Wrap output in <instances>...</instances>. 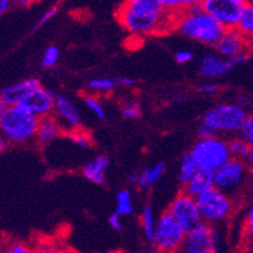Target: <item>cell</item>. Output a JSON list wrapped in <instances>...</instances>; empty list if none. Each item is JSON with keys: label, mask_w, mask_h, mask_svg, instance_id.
I'll return each mask as SVG.
<instances>
[{"label": "cell", "mask_w": 253, "mask_h": 253, "mask_svg": "<svg viewBox=\"0 0 253 253\" xmlns=\"http://www.w3.org/2000/svg\"><path fill=\"white\" fill-rule=\"evenodd\" d=\"M157 221L155 220V213H154L153 207L150 204H146L143 207L142 213H141V226H142L145 238L149 243L151 244V240L154 237V231L157 226Z\"/></svg>", "instance_id": "obj_22"}, {"label": "cell", "mask_w": 253, "mask_h": 253, "mask_svg": "<svg viewBox=\"0 0 253 253\" xmlns=\"http://www.w3.org/2000/svg\"><path fill=\"white\" fill-rule=\"evenodd\" d=\"M247 169H250L246 162L237 158H230L226 163L214 170V186L223 190L225 193H231L243 183Z\"/></svg>", "instance_id": "obj_11"}, {"label": "cell", "mask_w": 253, "mask_h": 253, "mask_svg": "<svg viewBox=\"0 0 253 253\" xmlns=\"http://www.w3.org/2000/svg\"><path fill=\"white\" fill-rule=\"evenodd\" d=\"M63 133V128L54 114H50L47 117L39 118V124H38L37 137L35 141L40 146H45L57 137Z\"/></svg>", "instance_id": "obj_17"}, {"label": "cell", "mask_w": 253, "mask_h": 253, "mask_svg": "<svg viewBox=\"0 0 253 253\" xmlns=\"http://www.w3.org/2000/svg\"><path fill=\"white\" fill-rule=\"evenodd\" d=\"M40 84L42 83L38 78H27L18 83L7 85L0 90V102H3L7 106L18 105L34 88H37Z\"/></svg>", "instance_id": "obj_16"}, {"label": "cell", "mask_w": 253, "mask_h": 253, "mask_svg": "<svg viewBox=\"0 0 253 253\" xmlns=\"http://www.w3.org/2000/svg\"><path fill=\"white\" fill-rule=\"evenodd\" d=\"M57 12H58V8H57L56 5H54V7H50L49 9H48L47 12H45V13L43 14V16L40 17L39 21H38L37 24H35V26H34L33 31H37V30H39L40 27H43L44 25L47 24L48 21L52 20V18H53V17L56 16Z\"/></svg>", "instance_id": "obj_33"}, {"label": "cell", "mask_w": 253, "mask_h": 253, "mask_svg": "<svg viewBox=\"0 0 253 253\" xmlns=\"http://www.w3.org/2000/svg\"><path fill=\"white\" fill-rule=\"evenodd\" d=\"M56 97L52 90L40 84L37 88H34L18 105L34 115H37L38 118H43L53 114Z\"/></svg>", "instance_id": "obj_12"}, {"label": "cell", "mask_w": 253, "mask_h": 253, "mask_svg": "<svg viewBox=\"0 0 253 253\" xmlns=\"http://www.w3.org/2000/svg\"><path fill=\"white\" fill-rule=\"evenodd\" d=\"M246 229L251 239L253 240V207H251L246 216Z\"/></svg>", "instance_id": "obj_40"}, {"label": "cell", "mask_w": 253, "mask_h": 253, "mask_svg": "<svg viewBox=\"0 0 253 253\" xmlns=\"http://www.w3.org/2000/svg\"><path fill=\"white\" fill-rule=\"evenodd\" d=\"M221 244L220 235L211 223L200 222L187 231L182 251L186 253H213Z\"/></svg>", "instance_id": "obj_9"}, {"label": "cell", "mask_w": 253, "mask_h": 253, "mask_svg": "<svg viewBox=\"0 0 253 253\" xmlns=\"http://www.w3.org/2000/svg\"><path fill=\"white\" fill-rule=\"evenodd\" d=\"M251 50H252V52H253V40H252V42H251Z\"/></svg>", "instance_id": "obj_46"}, {"label": "cell", "mask_w": 253, "mask_h": 253, "mask_svg": "<svg viewBox=\"0 0 253 253\" xmlns=\"http://www.w3.org/2000/svg\"><path fill=\"white\" fill-rule=\"evenodd\" d=\"M141 114H142V109H141V105L138 102H126L120 107V115L124 119H138Z\"/></svg>", "instance_id": "obj_30"}, {"label": "cell", "mask_w": 253, "mask_h": 253, "mask_svg": "<svg viewBox=\"0 0 253 253\" xmlns=\"http://www.w3.org/2000/svg\"><path fill=\"white\" fill-rule=\"evenodd\" d=\"M117 85V80L110 78H93L88 82V88L93 93H110Z\"/></svg>", "instance_id": "obj_25"}, {"label": "cell", "mask_w": 253, "mask_h": 253, "mask_svg": "<svg viewBox=\"0 0 253 253\" xmlns=\"http://www.w3.org/2000/svg\"><path fill=\"white\" fill-rule=\"evenodd\" d=\"M166 172V163L164 162H158L154 166L147 167L140 172V178L137 182V186L141 191H147L163 177Z\"/></svg>", "instance_id": "obj_20"}, {"label": "cell", "mask_w": 253, "mask_h": 253, "mask_svg": "<svg viewBox=\"0 0 253 253\" xmlns=\"http://www.w3.org/2000/svg\"><path fill=\"white\" fill-rule=\"evenodd\" d=\"M168 211L176 217V220L182 225L187 231L198 226L202 221L199 207L197 203V198L190 195L185 190H182L168 207Z\"/></svg>", "instance_id": "obj_10"}, {"label": "cell", "mask_w": 253, "mask_h": 253, "mask_svg": "<svg viewBox=\"0 0 253 253\" xmlns=\"http://www.w3.org/2000/svg\"><path fill=\"white\" fill-rule=\"evenodd\" d=\"M221 90V87L216 83H207L202 84L197 88V92L200 94H216Z\"/></svg>", "instance_id": "obj_34"}, {"label": "cell", "mask_w": 253, "mask_h": 253, "mask_svg": "<svg viewBox=\"0 0 253 253\" xmlns=\"http://www.w3.org/2000/svg\"><path fill=\"white\" fill-rule=\"evenodd\" d=\"M39 118L20 105L0 102V130L9 145H25L35 140Z\"/></svg>", "instance_id": "obj_3"}, {"label": "cell", "mask_w": 253, "mask_h": 253, "mask_svg": "<svg viewBox=\"0 0 253 253\" xmlns=\"http://www.w3.org/2000/svg\"><path fill=\"white\" fill-rule=\"evenodd\" d=\"M250 52H247V53H242V54H238V56H235V57H233V58H231V60L234 61V63H235V65H240V63H247L248 62V61H250Z\"/></svg>", "instance_id": "obj_41"}, {"label": "cell", "mask_w": 253, "mask_h": 253, "mask_svg": "<svg viewBox=\"0 0 253 253\" xmlns=\"http://www.w3.org/2000/svg\"><path fill=\"white\" fill-rule=\"evenodd\" d=\"M248 117L246 109L239 103H222L207 110L202 122L208 124L217 134L234 133L240 132Z\"/></svg>", "instance_id": "obj_4"}, {"label": "cell", "mask_w": 253, "mask_h": 253, "mask_svg": "<svg viewBox=\"0 0 253 253\" xmlns=\"http://www.w3.org/2000/svg\"><path fill=\"white\" fill-rule=\"evenodd\" d=\"M229 147L231 157L242 160H246V158L248 157V154H250L251 150V145L244 140L243 137L234 138V140L229 141Z\"/></svg>", "instance_id": "obj_27"}, {"label": "cell", "mask_w": 253, "mask_h": 253, "mask_svg": "<svg viewBox=\"0 0 253 253\" xmlns=\"http://www.w3.org/2000/svg\"><path fill=\"white\" fill-rule=\"evenodd\" d=\"M109 225L114 231H122L123 230V223H122V216L118 214L117 212H114L110 217H109Z\"/></svg>", "instance_id": "obj_37"}, {"label": "cell", "mask_w": 253, "mask_h": 253, "mask_svg": "<svg viewBox=\"0 0 253 253\" xmlns=\"http://www.w3.org/2000/svg\"><path fill=\"white\" fill-rule=\"evenodd\" d=\"M84 102H85V105H87L88 109H89V110L94 114V117H96L97 119L105 120V118H106V114H105V110H103V107H102V105H101L100 101L97 100V97L87 96L85 98H84Z\"/></svg>", "instance_id": "obj_31"}, {"label": "cell", "mask_w": 253, "mask_h": 253, "mask_svg": "<svg viewBox=\"0 0 253 253\" xmlns=\"http://www.w3.org/2000/svg\"><path fill=\"white\" fill-rule=\"evenodd\" d=\"M195 198L203 222L211 225L220 223L226 220L233 211V200L229 194L216 186L211 187Z\"/></svg>", "instance_id": "obj_7"}, {"label": "cell", "mask_w": 253, "mask_h": 253, "mask_svg": "<svg viewBox=\"0 0 253 253\" xmlns=\"http://www.w3.org/2000/svg\"><path fill=\"white\" fill-rule=\"evenodd\" d=\"M198 164L197 162L194 160L193 155L191 153H185L181 158V162H180V168H178V182L185 186L187 182L190 181V178L195 174V172L198 170Z\"/></svg>", "instance_id": "obj_21"}, {"label": "cell", "mask_w": 253, "mask_h": 253, "mask_svg": "<svg viewBox=\"0 0 253 253\" xmlns=\"http://www.w3.org/2000/svg\"><path fill=\"white\" fill-rule=\"evenodd\" d=\"M187 230L176 220V217L169 211H166L157 221L151 246L159 252H177L182 250Z\"/></svg>", "instance_id": "obj_5"}, {"label": "cell", "mask_w": 253, "mask_h": 253, "mask_svg": "<svg viewBox=\"0 0 253 253\" xmlns=\"http://www.w3.org/2000/svg\"><path fill=\"white\" fill-rule=\"evenodd\" d=\"M246 0H202L200 5L225 29H235L247 7Z\"/></svg>", "instance_id": "obj_8"}, {"label": "cell", "mask_w": 253, "mask_h": 253, "mask_svg": "<svg viewBox=\"0 0 253 253\" xmlns=\"http://www.w3.org/2000/svg\"><path fill=\"white\" fill-rule=\"evenodd\" d=\"M217 53L226 58H233L238 54L247 53L251 50V42L243 34L235 29H226L222 37L214 44Z\"/></svg>", "instance_id": "obj_13"}, {"label": "cell", "mask_w": 253, "mask_h": 253, "mask_svg": "<svg viewBox=\"0 0 253 253\" xmlns=\"http://www.w3.org/2000/svg\"><path fill=\"white\" fill-rule=\"evenodd\" d=\"M237 66L231 58L221 56L220 53H211L204 57L199 65V74L207 79L225 77Z\"/></svg>", "instance_id": "obj_15"}, {"label": "cell", "mask_w": 253, "mask_h": 253, "mask_svg": "<svg viewBox=\"0 0 253 253\" xmlns=\"http://www.w3.org/2000/svg\"><path fill=\"white\" fill-rule=\"evenodd\" d=\"M61 56V50L57 45H49L44 49L43 56H42V67L44 69H52L58 63Z\"/></svg>", "instance_id": "obj_28"}, {"label": "cell", "mask_w": 253, "mask_h": 253, "mask_svg": "<svg viewBox=\"0 0 253 253\" xmlns=\"http://www.w3.org/2000/svg\"><path fill=\"white\" fill-rule=\"evenodd\" d=\"M202 0H163L164 7L167 8L168 12L172 14H178L183 10H187L190 8L199 5Z\"/></svg>", "instance_id": "obj_26"}, {"label": "cell", "mask_w": 253, "mask_h": 253, "mask_svg": "<svg viewBox=\"0 0 253 253\" xmlns=\"http://www.w3.org/2000/svg\"><path fill=\"white\" fill-rule=\"evenodd\" d=\"M174 14L167 10L163 0H126L117 18L128 33L149 37L174 26Z\"/></svg>", "instance_id": "obj_1"}, {"label": "cell", "mask_w": 253, "mask_h": 253, "mask_svg": "<svg viewBox=\"0 0 253 253\" xmlns=\"http://www.w3.org/2000/svg\"><path fill=\"white\" fill-rule=\"evenodd\" d=\"M5 251L9 253H26L29 252L26 244L21 243V242H10L9 244L5 246Z\"/></svg>", "instance_id": "obj_36"}, {"label": "cell", "mask_w": 253, "mask_h": 253, "mask_svg": "<svg viewBox=\"0 0 253 253\" xmlns=\"http://www.w3.org/2000/svg\"><path fill=\"white\" fill-rule=\"evenodd\" d=\"M216 132H214L212 128H211L208 124H206L204 122H202V123L198 126V136H199V138H204V137H212V136H216Z\"/></svg>", "instance_id": "obj_38"}, {"label": "cell", "mask_w": 253, "mask_h": 253, "mask_svg": "<svg viewBox=\"0 0 253 253\" xmlns=\"http://www.w3.org/2000/svg\"><path fill=\"white\" fill-rule=\"evenodd\" d=\"M13 0H0V13L4 14L13 5Z\"/></svg>", "instance_id": "obj_42"}, {"label": "cell", "mask_w": 253, "mask_h": 253, "mask_svg": "<svg viewBox=\"0 0 253 253\" xmlns=\"http://www.w3.org/2000/svg\"><path fill=\"white\" fill-rule=\"evenodd\" d=\"M115 80H117V84L120 85V87L129 88L136 85V79H133V78L130 77H126V75H120V77H118Z\"/></svg>", "instance_id": "obj_39"}, {"label": "cell", "mask_w": 253, "mask_h": 253, "mask_svg": "<svg viewBox=\"0 0 253 253\" xmlns=\"http://www.w3.org/2000/svg\"><path fill=\"white\" fill-rule=\"evenodd\" d=\"M238 30L243 34L247 39L253 40V4H247L243 14L240 17L239 24L237 26Z\"/></svg>", "instance_id": "obj_24"}, {"label": "cell", "mask_w": 253, "mask_h": 253, "mask_svg": "<svg viewBox=\"0 0 253 253\" xmlns=\"http://www.w3.org/2000/svg\"><path fill=\"white\" fill-rule=\"evenodd\" d=\"M240 137H243L247 142L250 143L251 146H253V115H250L248 119L246 120L244 126L240 129Z\"/></svg>", "instance_id": "obj_32"}, {"label": "cell", "mask_w": 253, "mask_h": 253, "mask_svg": "<svg viewBox=\"0 0 253 253\" xmlns=\"http://www.w3.org/2000/svg\"><path fill=\"white\" fill-rule=\"evenodd\" d=\"M34 0H13V3L16 5H20V7H27V5H30L33 3Z\"/></svg>", "instance_id": "obj_45"}, {"label": "cell", "mask_w": 253, "mask_h": 253, "mask_svg": "<svg viewBox=\"0 0 253 253\" xmlns=\"http://www.w3.org/2000/svg\"><path fill=\"white\" fill-rule=\"evenodd\" d=\"M194 58V54L191 50H178L174 53V60H176L177 63H180V65H185V63L190 62V61Z\"/></svg>", "instance_id": "obj_35"}, {"label": "cell", "mask_w": 253, "mask_h": 253, "mask_svg": "<svg viewBox=\"0 0 253 253\" xmlns=\"http://www.w3.org/2000/svg\"><path fill=\"white\" fill-rule=\"evenodd\" d=\"M115 212L120 216H129L133 212V199L132 193L128 189H122L117 193V207Z\"/></svg>", "instance_id": "obj_23"}, {"label": "cell", "mask_w": 253, "mask_h": 253, "mask_svg": "<svg viewBox=\"0 0 253 253\" xmlns=\"http://www.w3.org/2000/svg\"><path fill=\"white\" fill-rule=\"evenodd\" d=\"M110 167V159L106 155H97L94 159L89 160L82 169L84 178L94 185H103L106 181V170Z\"/></svg>", "instance_id": "obj_18"}, {"label": "cell", "mask_w": 253, "mask_h": 253, "mask_svg": "<svg viewBox=\"0 0 253 253\" xmlns=\"http://www.w3.org/2000/svg\"><path fill=\"white\" fill-rule=\"evenodd\" d=\"M53 114L62 126L63 133L69 132V130L80 129L82 117H80L77 105L70 98L65 96H57Z\"/></svg>", "instance_id": "obj_14"}, {"label": "cell", "mask_w": 253, "mask_h": 253, "mask_svg": "<svg viewBox=\"0 0 253 253\" xmlns=\"http://www.w3.org/2000/svg\"><path fill=\"white\" fill-rule=\"evenodd\" d=\"M214 186V170L206 169V168H198L189 182L183 186L182 190L189 193L193 197H198L202 193Z\"/></svg>", "instance_id": "obj_19"}, {"label": "cell", "mask_w": 253, "mask_h": 253, "mask_svg": "<svg viewBox=\"0 0 253 253\" xmlns=\"http://www.w3.org/2000/svg\"><path fill=\"white\" fill-rule=\"evenodd\" d=\"M246 164L248 166V168L250 169L253 170V146H251V150H250V154H248V157L246 158Z\"/></svg>", "instance_id": "obj_44"}, {"label": "cell", "mask_w": 253, "mask_h": 253, "mask_svg": "<svg viewBox=\"0 0 253 253\" xmlns=\"http://www.w3.org/2000/svg\"><path fill=\"white\" fill-rule=\"evenodd\" d=\"M173 29L183 37L213 47L226 30L214 17L206 12L200 4L176 14Z\"/></svg>", "instance_id": "obj_2"}, {"label": "cell", "mask_w": 253, "mask_h": 253, "mask_svg": "<svg viewBox=\"0 0 253 253\" xmlns=\"http://www.w3.org/2000/svg\"><path fill=\"white\" fill-rule=\"evenodd\" d=\"M138 178H140V172H138V170H133V172H130V173L128 174V181H129L130 183H133V185H137Z\"/></svg>", "instance_id": "obj_43"}, {"label": "cell", "mask_w": 253, "mask_h": 253, "mask_svg": "<svg viewBox=\"0 0 253 253\" xmlns=\"http://www.w3.org/2000/svg\"><path fill=\"white\" fill-rule=\"evenodd\" d=\"M63 134H65L74 145H77V146L82 147V149H88V147L90 146L89 137L84 133V132H82L80 129L69 130V132H65Z\"/></svg>", "instance_id": "obj_29"}, {"label": "cell", "mask_w": 253, "mask_h": 253, "mask_svg": "<svg viewBox=\"0 0 253 253\" xmlns=\"http://www.w3.org/2000/svg\"><path fill=\"white\" fill-rule=\"evenodd\" d=\"M198 167L206 169L216 170L223 163H226L231 157L229 147V141H225L220 137H204L199 138L190 150Z\"/></svg>", "instance_id": "obj_6"}]
</instances>
